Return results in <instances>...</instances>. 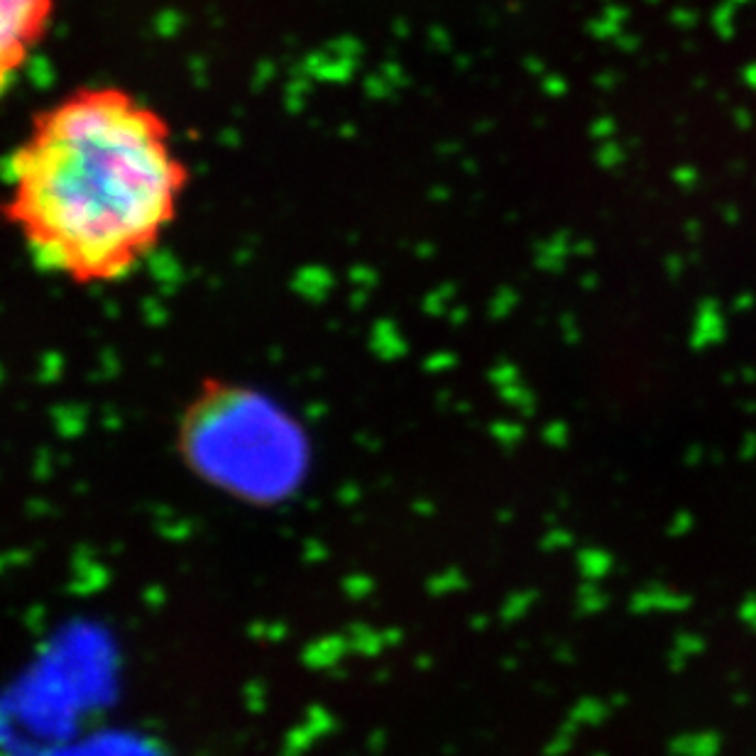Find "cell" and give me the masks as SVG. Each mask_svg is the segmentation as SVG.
<instances>
[{
  "mask_svg": "<svg viewBox=\"0 0 756 756\" xmlns=\"http://www.w3.org/2000/svg\"><path fill=\"white\" fill-rule=\"evenodd\" d=\"M5 182V221L32 262L76 287H106L164 243L191 172L152 103L89 84L32 115Z\"/></svg>",
  "mask_w": 756,
  "mask_h": 756,
  "instance_id": "1",
  "label": "cell"
},
{
  "mask_svg": "<svg viewBox=\"0 0 756 756\" xmlns=\"http://www.w3.org/2000/svg\"><path fill=\"white\" fill-rule=\"evenodd\" d=\"M57 0H0V84L8 89L45 42Z\"/></svg>",
  "mask_w": 756,
  "mask_h": 756,
  "instance_id": "2",
  "label": "cell"
}]
</instances>
